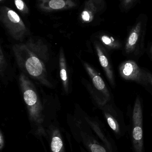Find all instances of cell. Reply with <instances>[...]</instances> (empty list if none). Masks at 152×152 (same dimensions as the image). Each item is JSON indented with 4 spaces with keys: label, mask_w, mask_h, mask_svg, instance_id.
<instances>
[{
    "label": "cell",
    "mask_w": 152,
    "mask_h": 152,
    "mask_svg": "<svg viewBox=\"0 0 152 152\" xmlns=\"http://www.w3.org/2000/svg\"><path fill=\"white\" fill-rule=\"evenodd\" d=\"M1 61H0V66H1V75H2V73L5 69V66H6V61H5V58H4V55L2 52L1 48Z\"/></svg>",
    "instance_id": "obj_16"
},
{
    "label": "cell",
    "mask_w": 152,
    "mask_h": 152,
    "mask_svg": "<svg viewBox=\"0 0 152 152\" xmlns=\"http://www.w3.org/2000/svg\"><path fill=\"white\" fill-rule=\"evenodd\" d=\"M134 0H123V4L125 7H127Z\"/></svg>",
    "instance_id": "obj_19"
},
{
    "label": "cell",
    "mask_w": 152,
    "mask_h": 152,
    "mask_svg": "<svg viewBox=\"0 0 152 152\" xmlns=\"http://www.w3.org/2000/svg\"><path fill=\"white\" fill-rule=\"evenodd\" d=\"M12 50L21 69L43 85L50 86L46 67L49 53L45 44L41 40L30 38L26 43L15 45Z\"/></svg>",
    "instance_id": "obj_1"
},
{
    "label": "cell",
    "mask_w": 152,
    "mask_h": 152,
    "mask_svg": "<svg viewBox=\"0 0 152 152\" xmlns=\"http://www.w3.org/2000/svg\"><path fill=\"white\" fill-rule=\"evenodd\" d=\"M17 9L24 14H28L29 10L23 0H13Z\"/></svg>",
    "instance_id": "obj_13"
},
{
    "label": "cell",
    "mask_w": 152,
    "mask_h": 152,
    "mask_svg": "<svg viewBox=\"0 0 152 152\" xmlns=\"http://www.w3.org/2000/svg\"><path fill=\"white\" fill-rule=\"evenodd\" d=\"M106 118L108 124L112 130L117 135H120V129L117 121L116 119L109 113L106 114Z\"/></svg>",
    "instance_id": "obj_12"
},
{
    "label": "cell",
    "mask_w": 152,
    "mask_h": 152,
    "mask_svg": "<svg viewBox=\"0 0 152 152\" xmlns=\"http://www.w3.org/2000/svg\"><path fill=\"white\" fill-rule=\"evenodd\" d=\"M98 8L93 0H87L84 3V9L80 14V19L83 23L92 22L97 12Z\"/></svg>",
    "instance_id": "obj_7"
},
{
    "label": "cell",
    "mask_w": 152,
    "mask_h": 152,
    "mask_svg": "<svg viewBox=\"0 0 152 152\" xmlns=\"http://www.w3.org/2000/svg\"><path fill=\"white\" fill-rule=\"evenodd\" d=\"M2 1H3V0H0V1H1V2Z\"/></svg>",
    "instance_id": "obj_21"
},
{
    "label": "cell",
    "mask_w": 152,
    "mask_h": 152,
    "mask_svg": "<svg viewBox=\"0 0 152 152\" xmlns=\"http://www.w3.org/2000/svg\"><path fill=\"white\" fill-rule=\"evenodd\" d=\"M76 5L73 0H38L37 2L38 8L45 12L69 10Z\"/></svg>",
    "instance_id": "obj_5"
},
{
    "label": "cell",
    "mask_w": 152,
    "mask_h": 152,
    "mask_svg": "<svg viewBox=\"0 0 152 152\" xmlns=\"http://www.w3.org/2000/svg\"><path fill=\"white\" fill-rule=\"evenodd\" d=\"M62 142L60 138L55 137L52 141L51 150L53 152H59L62 148Z\"/></svg>",
    "instance_id": "obj_14"
},
{
    "label": "cell",
    "mask_w": 152,
    "mask_h": 152,
    "mask_svg": "<svg viewBox=\"0 0 152 152\" xmlns=\"http://www.w3.org/2000/svg\"><path fill=\"white\" fill-rule=\"evenodd\" d=\"M149 79H150V81H151V84H152V77L151 76H149Z\"/></svg>",
    "instance_id": "obj_20"
},
{
    "label": "cell",
    "mask_w": 152,
    "mask_h": 152,
    "mask_svg": "<svg viewBox=\"0 0 152 152\" xmlns=\"http://www.w3.org/2000/svg\"><path fill=\"white\" fill-rule=\"evenodd\" d=\"M142 28V22H139L135 26L131 31L128 39L126 44L127 48L128 50L133 49L137 43L139 38L140 31Z\"/></svg>",
    "instance_id": "obj_11"
},
{
    "label": "cell",
    "mask_w": 152,
    "mask_h": 152,
    "mask_svg": "<svg viewBox=\"0 0 152 152\" xmlns=\"http://www.w3.org/2000/svg\"><path fill=\"white\" fill-rule=\"evenodd\" d=\"M84 66L87 71L91 77L93 84L96 89L102 92L105 95L109 96L108 90L106 87L103 80L100 76L97 75L95 70L87 63H84Z\"/></svg>",
    "instance_id": "obj_8"
},
{
    "label": "cell",
    "mask_w": 152,
    "mask_h": 152,
    "mask_svg": "<svg viewBox=\"0 0 152 152\" xmlns=\"http://www.w3.org/2000/svg\"><path fill=\"white\" fill-rule=\"evenodd\" d=\"M19 83L29 114L32 118H37L41 114L43 105L35 87L23 74H21L20 76Z\"/></svg>",
    "instance_id": "obj_3"
},
{
    "label": "cell",
    "mask_w": 152,
    "mask_h": 152,
    "mask_svg": "<svg viewBox=\"0 0 152 152\" xmlns=\"http://www.w3.org/2000/svg\"><path fill=\"white\" fill-rule=\"evenodd\" d=\"M121 75L126 79L140 80L142 78L141 70L135 62L127 61L120 68Z\"/></svg>",
    "instance_id": "obj_6"
},
{
    "label": "cell",
    "mask_w": 152,
    "mask_h": 152,
    "mask_svg": "<svg viewBox=\"0 0 152 152\" xmlns=\"http://www.w3.org/2000/svg\"><path fill=\"white\" fill-rule=\"evenodd\" d=\"M102 41L104 44L108 45H113V42H114V40L111 37L107 36L106 35H104L102 36L101 38Z\"/></svg>",
    "instance_id": "obj_17"
},
{
    "label": "cell",
    "mask_w": 152,
    "mask_h": 152,
    "mask_svg": "<svg viewBox=\"0 0 152 152\" xmlns=\"http://www.w3.org/2000/svg\"><path fill=\"white\" fill-rule=\"evenodd\" d=\"M0 20L9 34L15 40L22 41L28 34L19 15L7 6H2L0 9Z\"/></svg>",
    "instance_id": "obj_2"
},
{
    "label": "cell",
    "mask_w": 152,
    "mask_h": 152,
    "mask_svg": "<svg viewBox=\"0 0 152 152\" xmlns=\"http://www.w3.org/2000/svg\"><path fill=\"white\" fill-rule=\"evenodd\" d=\"M91 150L92 152H106L104 147L98 144H93L91 145Z\"/></svg>",
    "instance_id": "obj_15"
},
{
    "label": "cell",
    "mask_w": 152,
    "mask_h": 152,
    "mask_svg": "<svg viewBox=\"0 0 152 152\" xmlns=\"http://www.w3.org/2000/svg\"><path fill=\"white\" fill-rule=\"evenodd\" d=\"M60 76L62 82L65 92H68V80L67 74L66 60L62 51H61L59 55Z\"/></svg>",
    "instance_id": "obj_9"
},
{
    "label": "cell",
    "mask_w": 152,
    "mask_h": 152,
    "mask_svg": "<svg viewBox=\"0 0 152 152\" xmlns=\"http://www.w3.org/2000/svg\"><path fill=\"white\" fill-rule=\"evenodd\" d=\"M98 9H100L104 4V0H93Z\"/></svg>",
    "instance_id": "obj_18"
},
{
    "label": "cell",
    "mask_w": 152,
    "mask_h": 152,
    "mask_svg": "<svg viewBox=\"0 0 152 152\" xmlns=\"http://www.w3.org/2000/svg\"><path fill=\"white\" fill-rule=\"evenodd\" d=\"M96 49L98 57H99V61H100V63H101V66L105 70L106 74H107V76H108V77L110 81L112 82L113 78H112V73L111 70L110 68L108 58L104 53L101 47L98 45H96Z\"/></svg>",
    "instance_id": "obj_10"
},
{
    "label": "cell",
    "mask_w": 152,
    "mask_h": 152,
    "mask_svg": "<svg viewBox=\"0 0 152 152\" xmlns=\"http://www.w3.org/2000/svg\"><path fill=\"white\" fill-rule=\"evenodd\" d=\"M133 128L132 139L135 152H143L142 114V108L138 99L136 102L133 116Z\"/></svg>",
    "instance_id": "obj_4"
}]
</instances>
